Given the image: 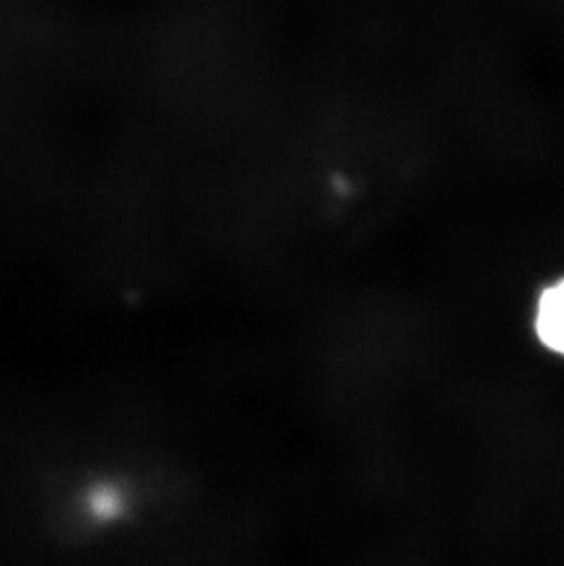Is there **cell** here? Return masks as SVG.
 Instances as JSON below:
<instances>
[{
    "label": "cell",
    "mask_w": 564,
    "mask_h": 566,
    "mask_svg": "<svg viewBox=\"0 0 564 566\" xmlns=\"http://www.w3.org/2000/svg\"><path fill=\"white\" fill-rule=\"evenodd\" d=\"M533 331L544 348L564 358V277L549 284L539 294Z\"/></svg>",
    "instance_id": "cell-1"
}]
</instances>
